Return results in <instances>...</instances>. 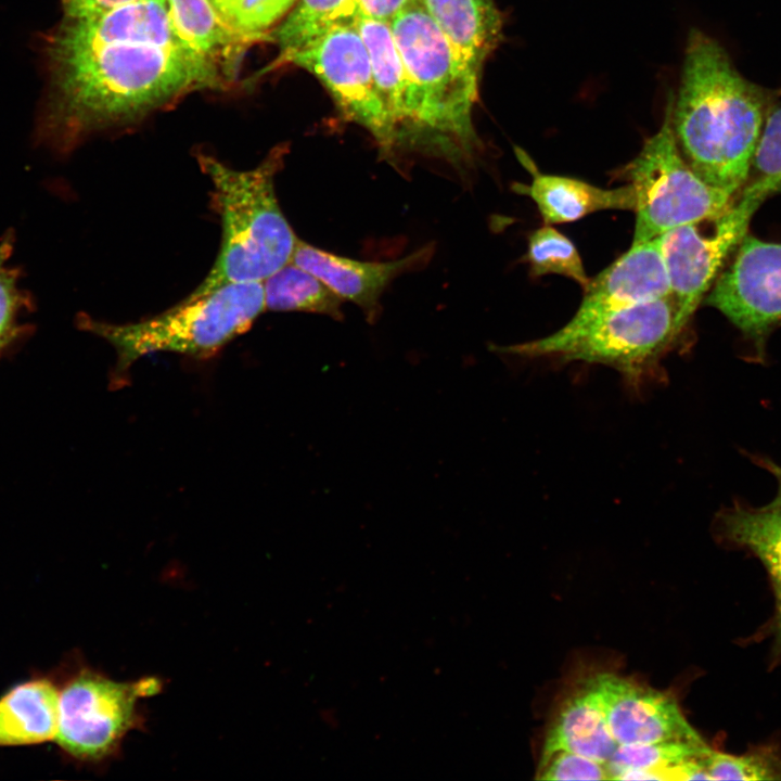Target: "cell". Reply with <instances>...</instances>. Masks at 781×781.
<instances>
[{
  "mask_svg": "<svg viewBox=\"0 0 781 781\" xmlns=\"http://www.w3.org/2000/svg\"><path fill=\"white\" fill-rule=\"evenodd\" d=\"M44 55L49 85L37 132L61 154L189 92L228 85L178 36L167 0H140L95 18H63L46 36Z\"/></svg>",
  "mask_w": 781,
  "mask_h": 781,
  "instance_id": "obj_1",
  "label": "cell"
},
{
  "mask_svg": "<svg viewBox=\"0 0 781 781\" xmlns=\"http://www.w3.org/2000/svg\"><path fill=\"white\" fill-rule=\"evenodd\" d=\"M671 123L694 172L735 195L750 177L764 125L763 98L725 49L699 29L688 35Z\"/></svg>",
  "mask_w": 781,
  "mask_h": 781,
  "instance_id": "obj_2",
  "label": "cell"
},
{
  "mask_svg": "<svg viewBox=\"0 0 781 781\" xmlns=\"http://www.w3.org/2000/svg\"><path fill=\"white\" fill-rule=\"evenodd\" d=\"M286 144L273 148L254 168L234 169L215 156L195 154L213 185L212 203L221 220L218 256L188 295L199 297L225 284L264 281L291 261L296 238L283 215L274 178L284 166Z\"/></svg>",
  "mask_w": 781,
  "mask_h": 781,
  "instance_id": "obj_3",
  "label": "cell"
},
{
  "mask_svg": "<svg viewBox=\"0 0 781 781\" xmlns=\"http://www.w3.org/2000/svg\"><path fill=\"white\" fill-rule=\"evenodd\" d=\"M266 310L263 281L225 284L199 297H184L143 320L113 323L79 313L77 325L108 342L116 351L113 384L123 385L144 356L168 351L197 359L217 355L247 332Z\"/></svg>",
  "mask_w": 781,
  "mask_h": 781,
  "instance_id": "obj_4",
  "label": "cell"
},
{
  "mask_svg": "<svg viewBox=\"0 0 781 781\" xmlns=\"http://www.w3.org/2000/svg\"><path fill=\"white\" fill-rule=\"evenodd\" d=\"M390 27L413 87V129L438 138L449 162L460 161L456 150L462 161L470 159L478 149L472 111L479 73L461 59L423 4L397 14Z\"/></svg>",
  "mask_w": 781,
  "mask_h": 781,
  "instance_id": "obj_5",
  "label": "cell"
},
{
  "mask_svg": "<svg viewBox=\"0 0 781 781\" xmlns=\"http://www.w3.org/2000/svg\"><path fill=\"white\" fill-rule=\"evenodd\" d=\"M687 329L679 321L671 295L611 313L575 330L554 333L494 350L523 358L561 363L603 364L616 370L639 389L664 375L662 362L677 347Z\"/></svg>",
  "mask_w": 781,
  "mask_h": 781,
  "instance_id": "obj_6",
  "label": "cell"
},
{
  "mask_svg": "<svg viewBox=\"0 0 781 781\" xmlns=\"http://www.w3.org/2000/svg\"><path fill=\"white\" fill-rule=\"evenodd\" d=\"M670 94L660 129L618 176L633 188L632 245L724 213L734 195L704 181L683 158L673 129Z\"/></svg>",
  "mask_w": 781,
  "mask_h": 781,
  "instance_id": "obj_7",
  "label": "cell"
},
{
  "mask_svg": "<svg viewBox=\"0 0 781 781\" xmlns=\"http://www.w3.org/2000/svg\"><path fill=\"white\" fill-rule=\"evenodd\" d=\"M769 195L750 182L724 213L660 235L670 295L687 329L729 255L747 233L753 214Z\"/></svg>",
  "mask_w": 781,
  "mask_h": 781,
  "instance_id": "obj_8",
  "label": "cell"
},
{
  "mask_svg": "<svg viewBox=\"0 0 781 781\" xmlns=\"http://www.w3.org/2000/svg\"><path fill=\"white\" fill-rule=\"evenodd\" d=\"M282 62L296 64L319 78L343 115L364 127L383 155H389L396 145L395 126L377 91L368 50L355 23L330 28Z\"/></svg>",
  "mask_w": 781,
  "mask_h": 781,
  "instance_id": "obj_9",
  "label": "cell"
},
{
  "mask_svg": "<svg viewBox=\"0 0 781 781\" xmlns=\"http://www.w3.org/2000/svg\"><path fill=\"white\" fill-rule=\"evenodd\" d=\"M158 687L154 678L117 682L81 673L60 693L59 745L76 758L105 757L137 722V701L154 694Z\"/></svg>",
  "mask_w": 781,
  "mask_h": 781,
  "instance_id": "obj_10",
  "label": "cell"
},
{
  "mask_svg": "<svg viewBox=\"0 0 781 781\" xmlns=\"http://www.w3.org/2000/svg\"><path fill=\"white\" fill-rule=\"evenodd\" d=\"M734 252L705 302L746 336L761 343L781 324V243L746 233Z\"/></svg>",
  "mask_w": 781,
  "mask_h": 781,
  "instance_id": "obj_11",
  "label": "cell"
},
{
  "mask_svg": "<svg viewBox=\"0 0 781 781\" xmlns=\"http://www.w3.org/2000/svg\"><path fill=\"white\" fill-rule=\"evenodd\" d=\"M590 677L617 744L703 740L670 694L611 673Z\"/></svg>",
  "mask_w": 781,
  "mask_h": 781,
  "instance_id": "obj_12",
  "label": "cell"
},
{
  "mask_svg": "<svg viewBox=\"0 0 781 781\" xmlns=\"http://www.w3.org/2000/svg\"><path fill=\"white\" fill-rule=\"evenodd\" d=\"M670 295L660 236L635 244L584 289L573 318L562 328L575 330L611 313Z\"/></svg>",
  "mask_w": 781,
  "mask_h": 781,
  "instance_id": "obj_13",
  "label": "cell"
},
{
  "mask_svg": "<svg viewBox=\"0 0 781 781\" xmlns=\"http://www.w3.org/2000/svg\"><path fill=\"white\" fill-rule=\"evenodd\" d=\"M433 252V244H430L393 261H359L298 239L291 263L316 276L343 299L358 305L367 320L374 322L381 312L380 297L388 283L397 276L424 265Z\"/></svg>",
  "mask_w": 781,
  "mask_h": 781,
  "instance_id": "obj_14",
  "label": "cell"
},
{
  "mask_svg": "<svg viewBox=\"0 0 781 781\" xmlns=\"http://www.w3.org/2000/svg\"><path fill=\"white\" fill-rule=\"evenodd\" d=\"M721 542L745 549L766 568L774 596V612L765 627L771 638L770 667L781 664V509L753 508L741 502L722 509L715 520Z\"/></svg>",
  "mask_w": 781,
  "mask_h": 781,
  "instance_id": "obj_15",
  "label": "cell"
},
{
  "mask_svg": "<svg viewBox=\"0 0 781 781\" xmlns=\"http://www.w3.org/2000/svg\"><path fill=\"white\" fill-rule=\"evenodd\" d=\"M516 155L532 174V182L517 184L514 190L535 202L545 225L575 221L600 210L635 208V191L629 183L604 189L577 178L543 174L521 149Z\"/></svg>",
  "mask_w": 781,
  "mask_h": 781,
  "instance_id": "obj_16",
  "label": "cell"
},
{
  "mask_svg": "<svg viewBox=\"0 0 781 781\" xmlns=\"http://www.w3.org/2000/svg\"><path fill=\"white\" fill-rule=\"evenodd\" d=\"M617 745L589 677L560 702L548 726L541 757L565 750L606 764Z\"/></svg>",
  "mask_w": 781,
  "mask_h": 781,
  "instance_id": "obj_17",
  "label": "cell"
},
{
  "mask_svg": "<svg viewBox=\"0 0 781 781\" xmlns=\"http://www.w3.org/2000/svg\"><path fill=\"white\" fill-rule=\"evenodd\" d=\"M178 36L232 81L249 46L259 42L227 24L208 0H167Z\"/></svg>",
  "mask_w": 781,
  "mask_h": 781,
  "instance_id": "obj_18",
  "label": "cell"
},
{
  "mask_svg": "<svg viewBox=\"0 0 781 781\" xmlns=\"http://www.w3.org/2000/svg\"><path fill=\"white\" fill-rule=\"evenodd\" d=\"M423 5L461 59L481 73L502 39L503 20L494 0H423Z\"/></svg>",
  "mask_w": 781,
  "mask_h": 781,
  "instance_id": "obj_19",
  "label": "cell"
},
{
  "mask_svg": "<svg viewBox=\"0 0 781 781\" xmlns=\"http://www.w3.org/2000/svg\"><path fill=\"white\" fill-rule=\"evenodd\" d=\"M355 26L368 50L380 97L394 123L397 144L401 127L413 129L415 104L412 84L406 72L390 24L358 15Z\"/></svg>",
  "mask_w": 781,
  "mask_h": 781,
  "instance_id": "obj_20",
  "label": "cell"
},
{
  "mask_svg": "<svg viewBox=\"0 0 781 781\" xmlns=\"http://www.w3.org/2000/svg\"><path fill=\"white\" fill-rule=\"evenodd\" d=\"M56 688L43 678L18 683L0 697V746L55 739L59 728Z\"/></svg>",
  "mask_w": 781,
  "mask_h": 781,
  "instance_id": "obj_21",
  "label": "cell"
},
{
  "mask_svg": "<svg viewBox=\"0 0 781 781\" xmlns=\"http://www.w3.org/2000/svg\"><path fill=\"white\" fill-rule=\"evenodd\" d=\"M265 308L343 319V298L309 271L289 263L263 281Z\"/></svg>",
  "mask_w": 781,
  "mask_h": 781,
  "instance_id": "obj_22",
  "label": "cell"
},
{
  "mask_svg": "<svg viewBox=\"0 0 781 781\" xmlns=\"http://www.w3.org/2000/svg\"><path fill=\"white\" fill-rule=\"evenodd\" d=\"M357 16L358 0H297L284 21L270 31V42L278 44L282 62L330 28L355 23Z\"/></svg>",
  "mask_w": 781,
  "mask_h": 781,
  "instance_id": "obj_23",
  "label": "cell"
},
{
  "mask_svg": "<svg viewBox=\"0 0 781 781\" xmlns=\"http://www.w3.org/2000/svg\"><path fill=\"white\" fill-rule=\"evenodd\" d=\"M709 750L703 740L618 744L605 765L610 780L626 770H644L654 780L677 779L678 768L683 763L702 757Z\"/></svg>",
  "mask_w": 781,
  "mask_h": 781,
  "instance_id": "obj_24",
  "label": "cell"
},
{
  "mask_svg": "<svg viewBox=\"0 0 781 781\" xmlns=\"http://www.w3.org/2000/svg\"><path fill=\"white\" fill-rule=\"evenodd\" d=\"M526 260L532 277L561 274L574 280L582 289L590 281L575 244L552 225H545L530 232Z\"/></svg>",
  "mask_w": 781,
  "mask_h": 781,
  "instance_id": "obj_25",
  "label": "cell"
},
{
  "mask_svg": "<svg viewBox=\"0 0 781 781\" xmlns=\"http://www.w3.org/2000/svg\"><path fill=\"white\" fill-rule=\"evenodd\" d=\"M708 780H781V753L772 745L741 755L709 750L702 757Z\"/></svg>",
  "mask_w": 781,
  "mask_h": 781,
  "instance_id": "obj_26",
  "label": "cell"
},
{
  "mask_svg": "<svg viewBox=\"0 0 781 781\" xmlns=\"http://www.w3.org/2000/svg\"><path fill=\"white\" fill-rule=\"evenodd\" d=\"M221 18L235 30L260 41H270L269 28L296 0H208Z\"/></svg>",
  "mask_w": 781,
  "mask_h": 781,
  "instance_id": "obj_27",
  "label": "cell"
},
{
  "mask_svg": "<svg viewBox=\"0 0 781 781\" xmlns=\"http://www.w3.org/2000/svg\"><path fill=\"white\" fill-rule=\"evenodd\" d=\"M769 196L781 193V100L764 120L750 176Z\"/></svg>",
  "mask_w": 781,
  "mask_h": 781,
  "instance_id": "obj_28",
  "label": "cell"
},
{
  "mask_svg": "<svg viewBox=\"0 0 781 781\" xmlns=\"http://www.w3.org/2000/svg\"><path fill=\"white\" fill-rule=\"evenodd\" d=\"M29 302L20 286V276L15 268L0 266V353L11 346L24 328L20 317Z\"/></svg>",
  "mask_w": 781,
  "mask_h": 781,
  "instance_id": "obj_29",
  "label": "cell"
},
{
  "mask_svg": "<svg viewBox=\"0 0 781 781\" xmlns=\"http://www.w3.org/2000/svg\"><path fill=\"white\" fill-rule=\"evenodd\" d=\"M537 772L540 780H610L605 763L565 750L541 757Z\"/></svg>",
  "mask_w": 781,
  "mask_h": 781,
  "instance_id": "obj_30",
  "label": "cell"
},
{
  "mask_svg": "<svg viewBox=\"0 0 781 781\" xmlns=\"http://www.w3.org/2000/svg\"><path fill=\"white\" fill-rule=\"evenodd\" d=\"M63 18L89 20L140 0H60Z\"/></svg>",
  "mask_w": 781,
  "mask_h": 781,
  "instance_id": "obj_31",
  "label": "cell"
},
{
  "mask_svg": "<svg viewBox=\"0 0 781 781\" xmlns=\"http://www.w3.org/2000/svg\"><path fill=\"white\" fill-rule=\"evenodd\" d=\"M423 0H358V15L389 23L404 10Z\"/></svg>",
  "mask_w": 781,
  "mask_h": 781,
  "instance_id": "obj_32",
  "label": "cell"
},
{
  "mask_svg": "<svg viewBox=\"0 0 781 781\" xmlns=\"http://www.w3.org/2000/svg\"><path fill=\"white\" fill-rule=\"evenodd\" d=\"M753 459L760 468L767 470L776 477L778 482V491L774 499L768 503V505L781 509V466L768 458L753 457Z\"/></svg>",
  "mask_w": 781,
  "mask_h": 781,
  "instance_id": "obj_33",
  "label": "cell"
},
{
  "mask_svg": "<svg viewBox=\"0 0 781 781\" xmlns=\"http://www.w3.org/2000/svg\"><path fill=\"white\" fill-rule=\"evenodd\" d=\"M13 249V241L11 236H7L0 242V266L4 265L10 258Z\"/></svg>",
  "mask_w": 781,
  "mask_h": 781,
  "instance_id": "obj_34",
  "label": "cell"
}]
</instances>
